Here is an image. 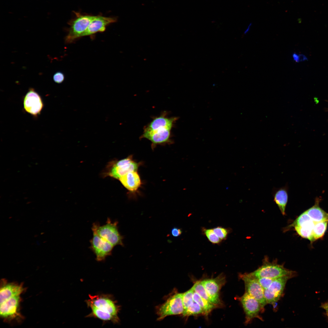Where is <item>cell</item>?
I'll return each instance as SVG.
<instances>
[{
  "label": "cell",
  "mask_w": 328,
  "mask_h": 328,
  "mask_svg": "<svg viewBox=\"0 0 328 328\" xmlns=\"http://www.w3.org/2000/svg\"><path fill=\"white\" fill-rule=\"evenodd\" d=\"M23 284L1 281L0 314L5 322L20 321L24 319L20 312L21 294L25 291Z\"/></svg>",
  "instance_id": "cell-1"
},
{
  "label": "cell",
  "mask_w": 328,
  "mask_h": 328,
  "mask_svg": "<svg viewBox=\"0 0 328 328\" xmlns=\"http://www.w3.org/2000/svg\"><path fill=\"white\" fill-rule=\"evenodd\" d=\"M85 302L91 310L87 316V317L97 318L104 323L110 322L114 324L119 323L118 314L120 306L111 295H89V299Z\"/></svg>",
  "instance_id": "cell-2"
},
{
  "label": "cell",
  "mask_w": 328,
  "mask_h": 328,
  "mask_svg": "<svg viewBox=\"0 0 328 328\" xmlns=\"http://www.w3.org/2000/svg\"><path fill=\"white\" fill-rule=\"evenodd\" d=\"M249 273L256 278L266 277L273 279L285 276L294 277L297 275L296 272L287 269L283 265L275 261L269 262L267 258L264 260L261 266Z\"/></svg>",
  "instance_id": "cell-3"
},
{
  "label": "cell",
  "mask_w": 328,
  "mask_h": 328,
  "mask_svg": "<svg viewBox=\"0 0 328 328\" xmlns=\"http://www.w3.org/2000/svg\"><path fill=\"white\" fill-rule=\"evenodd\" d=\"M117 221H112L108 218L105 224L101 226L99 223L93 224L92 231H94L99 236L109 242L114 247L117 245L123 246L124 237L119 233Z\"/></svg>",
  "instance_id": "cell-4"
},
{
  "label": "cell",
  "mask_w": 328,
  "mask_h": 328,
  "mask_svg": "<svg viewBox=\"0 0 328 328\" xmlns=\"http://www.w3.org/2000/svg\"><path fill=\"white\" fill-rule=\"evenodd\" d=\"M74 13L76 17L68 22L70 27L68 33L65 39L66 43H73L76 39L81 37L91 21L96 16L83 15L78 12Z\"/></svg>",
  "instance_id": "cell-5"
},
{
  "label": "cell",
  "mask_w": 328,
  "mask_h": 328,
  "mask_svg": "<svg viewBox=\"0 0 328 328\" xmlns=\"http://www.w3.org/2000/svg\"><path fill=\"white\" fill-rule=\"evenodd\" d=\"M183 293L174 292L164 303L157 307L156 312L158 320L162 319L168 316L183 314Z\"/></svg>",
  "instance_id": "cell-6"
},
{
  "label": "cell",
  "mask_w": 328,
  "mask_h": 328,
  "mask_svg": "<svg viewBox=\"0 0 328 328\" xmlns=\"http://www.w3.org/2000/svg\"><path fill=\"white\" fill-rule=\"evenodd\" d=\"M239 277L244 282L245 292L256 299L260 303L262 311L267 304L264 295V289L259 283L256 278L249 273H240Z\"/></svg>",
  "instance_id": "cell-7"
},
{
  "label": "cell",
  "mask_w": 328,
  "mask_h": 328,
  "mask_svg": "<svg viewBox=\"0 0 328 328\" xmlns=\"http://www.w3.org/2000/svg\"><path fill=\"white\" fill-rule=\"evenodd\" d=\"M111 163L107 175L118 179L129 172L137 171L140 165L133 160L132 155Z\"/></svg>",
  "instance_id": "cell-8"
},
{
  "label": "cell",
  "mask_w": 328,
  "mask_h": 328,
  "mask_svg": "<svg viewBox=\"0 0 328 328\" xmlns=\"http://www.w3.org/2000/svg\"><path fill=\"white\" fill-rule=\"evenodd\" d=\"M239 299L245 314V324L250 323L255 318L262 320L259 315L261 312H263L260 303L256 299L246 292Z\"/></svg>",
  "instance_id": "cell-9"
},
{
  "label": "cell",
  "mask_w": 328,
  "mask_h": 328,
  "mask_svg": "<svg viewBox=\"0 0 328 328\" xmlns=\"http://www.w3.org/2000/svg\"><path fill=\"white\" fill-rule=\"evenodd\" d=\"M92 232L93 237L90 241V248L95 254L97 261H104L112 254L114 247L94 231Z\"/></svg>",
  "instance_id": "cell-10"
},
{
  "label": "cell",
  "mask_w": 328,
  "mask_h": 328,
  "mask_svg": "<svg viewBox=\"0 0 328 328\" xmlns=\"http://www.w3.org/2000/svg\"><path fill=\"white\" fill-rule=\"evenodd\" d=\"M293 277L291 276H285L274 279L269 286L264 291L267 304H273L279 300L287 281Z\"/></svg>",
  "instance_id": "cell-11"
},
{
  "label": "cell",
  "mask_w": 328,
  "mask_h": 328,
  "mask_svg": "<svg viewBox=\"0 0 328 328\" xmlns=\"http://www.w3.org/2000/svg\"><path fill=\"white\" fill-rule=\"evenodd\" d=\"M25 111L36 117L40 114L44 104L40 95L32 88H29L23 99Z\"/></svg>",
  "instance_id": "cell-12"
},
{
  "label": "cell",
  "mask_w": 328,
  "mask_h": 328,
  "mask_svg": "<svg viewBox=\"0 0 328 328\" xmlns=\"http://www.w3.org/2000/svg\"><path fill=\"white\" fill-rule=\"evenodd\" d=\"M292 226L297 234L302 237L307 239L311 242L314 241L313 234L314 222L306 211L296 218L292 224Z\"/></svg>",
  "instance_id": "cell-13"
},
{
  "label": "cell",
  "mask_w": 328,
  "mask_h": 328,
  "mask_svg": "<svg viewBox=\"0 0 328 328\" xmlns=\"http://www.w3.org/2000/svg\"><path fill=\"white\" fill-rule=\"evenodd\" d=\"M201 282L214 304L217 306L221 304L219 292L226 282L224 275L220 274L215 278L206 279Z\"/></svg>",
  "instance_id": "cell-14"
},
{
  "label": "cell",
  "mask_w": 328,
  "mask_h": 328,
  "mask_svg": "<svg viewBox=\"0 0 328 328\" xmlns=\"http://www.w3.org/2000/svg\"><path fill=\"white\" fill-rule=\"evenodd\" d=\"M171 130L168 129H159L150 130L144 128L141 138H146L152 142L153 147L157 145L170 143Z\"/></svg>",
  "instance_id": "cell-15"
},
{
  "label": "cell",
  "mask_w": 328,
  "mask_h": 328,
  "mask_svg": "<svg viewBox=\"0 0 328 328\" xmlns=\"http://www.w3.org/2000/svg\"><path fill=\"white\" fill-rule=\"evenodd\" d=\"M116 20L117 19L115 17L96 16L81 37L91 35L99 32H104L108 25L116 22Z\"/></svg>",
  "instance_id": "cell-16"
},
{
  "label": "cell",
  "mask_w": 328,
  "mask_h": 328,
  "mask_svg": "<svg viewBox=\"0 0 328 328\" xmlns=\"http://www.w3.org/2000/svg\"><path fill=\"white\" fill-rule=\"evenodd\" d=\"M289 186L288 184L273 189L272 194L274 200L278 206L282 214L284 215L288 199Z\"/></svg>",
  "instance_id": "cell-17"
},
{
  "label": "cell",
  "mask_w": 328,
  "mask_h": 328,
  "mask_svg": "<svg viewBox=\"0 0 328 328\" xmlns=\"http://www.w3.org/2000/svg\"><path fill=\"white\" fill-rule=\"evenodd\" d=\"M178 118H169L165 114H162L156 117L146 126L145 128L153 130L159 128H166L172 129Z\"/></svg>",
  "instance_id": "cell-18"
},
{
  "label": "cell",
  "mask_w": 328,
  "mask_h": 328,
  "mask_svg": "<svg viewBox=\"0 0 328 328\" xmlns=\"http://www.w3.org/2000/svg\"><path fill=\"white\" fill-rule=\"evenodd\" d=\"M118 180L127 189L131 192L136 191L141 184V180L137 171L129 172L122 176Z\"/></svg>",
  "instance_id": "cell-19"
},
{
  "label": "cell",
  "mask_w": 328,
  "mask_h": 328,
  "mask_svg": "<svg viewBox=\"0 0 328 328\" xmlns=\"http://www.w3.org/2000/svg\"><path fill=\"white\" fill-rule=\"evenodd\" d=\"M319 198L317 199L314 205L306 211L314 222L328 221V213L319 207Z\"/></svg>",
  "instance_id": "cell-20"
},
{
  "label": "cell",
  "mask_w": 328,
  "mask_h": 328,
  "mask_svg": "<svg viewBox=\"0 0 328 328\" xmlns=\"http://www.w3.org/2000/svg\"><path fill=\"white\" fill-rule=\"evenodd\" d=\"M193 299L194 301L197 303L202 309L205 315H208L213 309L217 307L203 299L194 291L193 294Z\"/></svg>",
  "instance_id": "cell-21"
},
{
  "label": "cell",
  "mask_w": 328,
  "mask_h": 328,
  "mask_svg": "<svg viewBox=\"0 0 328 328\" xmlns=\"http://www.w3.org/2000/svg\"><path fill=\"white\" fill-rule=\"evenodd\" d=\"M328 223V221L314 222L313 234L314 241L321 238L324 235Z\"/></svg>",
  "instance_id": "cell-22"
},
{
  "label": "cell",
  "mask_w": 328,
  "mask_h": 328,
  "mask_svg": "<svg viewBox=\"0 0 328 328\" xmlns=\"http://www.w3.org/2000/svg\"><path fill=\"white\" fill-rule=\"evenodd\" d=\"M192 287L194 292L198 294L202 298L214 305L212 300L208 294L201 281H199L196 282Z\"/></svg>",
  "instance_id": "cell-23"
},
{
  "label": "cell",
  "mask_w": 328,
  "mask_h": 328,
  "mask_svg": "<svg viewBox=\"0 0 328 328\" xmlns=\"http://www.w3.org/2000/svg\"><path fill=\"white\" fill-rule=\"evenodd\" d=\"M183 314L184 316H188L199 314L205 315L202 309L199 305L194 301L187 308L184 310Z\"/></svg>",
  "instance_id": "cell-24"
},
{
  "label": "cell",
  "mask_w": 328,
  "mask_h": 328,
  "mask_svg": "<svg viewBox=\"0 0 328 328\" xmlns=\"http://www.w3.org/2000/svg\"><path fill=\"white\" fill-rule=\"evenodd\" d=\"M194 292V290L192 287L190 289L183 293V301L184 310L187 308L194 301L193 299Z\"/></svg>",
  "instance_id": "cell-25"
},
{
  "label": "cell",
  "mask_w": 328,
  "mask_h": 328,
  "mask_svg": "<svg viewBox=\"0 0 328 328\" xmlns=\"http://www.w3.org/2000/svg\"><path fill=\"white\" fill-rule=\"evenodd\" d=\"M204 234L211 243L214 244H219L221 240L214 232L213 229H204L203 230Z\"/></svg>",
  "instance_id": "cell-26"
},
{
  "label": "cell",
  "mask_w": 328,
  "mask_h": 328,
  "mask_svg": "<svg viewBox=\"0 0 328 328\" xmlns=\"http://www.w3.org/2000/svg\"><path fill=\"white\" fill-rule=\"evenodd\" d=\"M213 229L214 233L221 240L226 239L229 231L228 229L219 226Z\"/></svg>",
  "instance_id": "cell-27"
},
{
  "label": "cell",
  "mask_w": 328,
  "mask_h": 328,
  "mask_svg": "<svg viewBox=\"0 0 328 328\" xmlns=\"http://www.w3.org/2000/svg\"><path fill=\"white\" fill-rule=\"evenodd\" d=\"M257 279L264 290L269 286L274 279L266 277H261Z\"/></svg>",
  "instance_id": "cell-28"
},
{
  "label": "cell",
  "mask_w": 328,
  "mask_h": 328,
  "mask_svg": "<svg viewBox=\"0 0 328 328\" xmlns=\"http://www.w3.org/2000/svg\"><path fill=\"white\" fill-rule=\"evenodd\" d=\"M65 76L63 73L61 72H56L53 75V80L54 81L58 84L62 83L64 80Z\"/></svg>",
  "instance_id": "cell-29"
},
{
  "label": "cell",
  "mask_w": 328,
  "mask_h": 328,
  "mask_svg": "<svg viewBox=\"0 0 328 328\" xmlns=\"http://www.w3.org/2000/svg\"><path fill=\"white\" fill-rule=\"evenodd\" d=\"M182 230L176 227L173 228L171 231L172 235L175 237H177L180 236L182 234Z\"/></svg>",
  "instance_id": "cell-30"
},
{
  "label": "cell",
  "mask_w": 328,
  "mask_h": 328,
  "mask_svg": "<svg viewBox=\"0 0 328 328\" xmlns=\"http://www.w3.org/2000/svg\"><path fill=\"white\" fill-rule=\"evenodd\" d=\"M321 307L325 311L326 316L328 319V302L322 304Z\"/></svg>",
  "instance_id": "cell-31"
},
{
  "label": "cell",
  "mask_w": 328,
  "mask_h": 328,
  "mask_svg": "<svg viewBox=\"0 0 328 328\" xmlns=\"http://www.w3.org/2000/svg\"><path fill=\"white\" fill-rule=\"evenodd\" d=\"M292 57L295 61L296 62H299V55L295 53H294L292 54Z\"/></svg>",
  "instance_id": "cell-32"
}]
</instances>
